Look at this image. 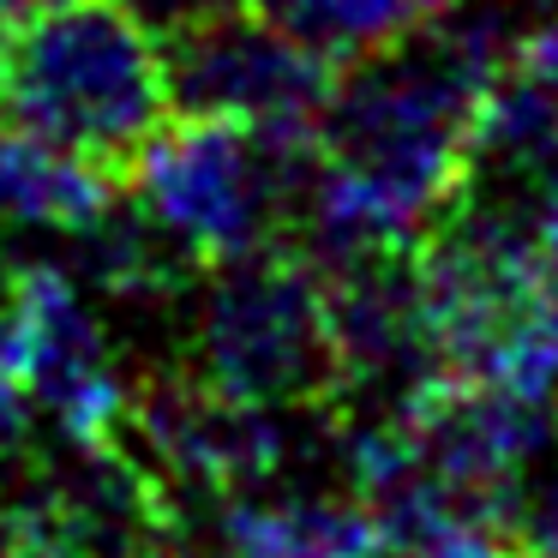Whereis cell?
I'll return each mask as SVG.
<instances>
[{
	"label": "cell",
	"mask_w": 558,
	"mask_h": 558,
	"mask_svg": "<svg viewBox=\"0 0 558 558\" xmlns=\"http://www.w3.org/2000/svg\"><path fill=\"white\" fill-rule=\"evenodd\" d=\"M498 19H433L337 66L306 150L301 222L318 258H402L457 198L498 61Z\"/></svg>",
	"instance_id": "1"
},
{
	"label": "cell",
	"mask_w": 558,
	"mask_h": 558,
	"mask_svg": "<svg viewBox=\"0 0 558 558\" xmlns=\"http://www.w3.org/2000/svg\"><path fill=\"white\" fill-rule=\"evenodd\" d=\"M169 114V49L121 0H61L0 43V126L90 157L121 181Z\"/></svg>",
	"instance_id": "2"
},
{
	"label": "cell",
	"mask_w": 558,
	"mask_h": 558,
	"mask_svg": "<svg viewBox=\"0 0 558 558\" xmlns=\"http://www.w3.org/2000/svg\"><path fill=\"white\" fill-rule=\"evenodd\" d=\"M306 150L217 114L162 121L157 138L133 157V205L181 246L193 265L258 253L277 241L306 198Z\"/></svg>",
	"instance_id": "3"
},
{
	"label": "cell",
	"mask_w": 558,
	"mask_h": 558,
	"mask_svg": "<svg viewBox=\"0 0 558 558\" xmlns=\"http://www.w3.org/2000/svg\"><path fill=\"white\" fill-rule=\"evenodd\" d=\"M193 306V378L246 409H294L337 378L325 270L289 246L205 265Z\"/></svg>",
	"instance_id": "4"
},
{
	"label": "cell",
	"mask_w": 558,
	"mask_h": 558,
	"mask_svg": "<svg viewBox=\"0 0 558 558\" xmlns=\"http://www.w3.org/2000/svg\"><path fill=\"white\" fill-rule=\"evenodd\" d=\"M162 49H169V90L181 114H217L282 145H313V126L337 85V61L289 37L258 7L181 31Z\"/></svg>",
	"instance_id": "5"
},
{
	"label": "cell",
	"mask_w": 558,
	"mask_h": 558,
	"mask_svg": "<svg viewBox=\"0 0 558 558\" xmlns=\"http://www.w3.org/2000/svg\"><path fill=\"white\" fill-rule=\"evenodd\" d=\"M349 474L373 505L390 558H522L510 505L469 493L402 438L397 414H373L349 438Z\"/></svg>",
	"instance_id": "6"
},
{
	"label": "cell",
	"mask_w": 558,
	"mask_h": 558,
	"mask_svg": "<svg viewBox=\"0 0 558 558\" xmlns=\"http://www.w3.org/2000/svg\"><path fill=\"white\" fill-rule=\"evenodd\" d=\"M133 426L162 481L193 493H253L282 481V462H289L282 409H246L205 385L133 402Z\"/></svg>",
	"instance_id": "7"
},
{
	"label": "cell",
	"mask_w": 558,
	"mask_h": 558,
	"mask_svg": "<svg viewBox=\"0 0 558 558\" xmlns=\"http://www.w3.org/2000/svg\"><path fill=\"white\" fill-rule=\"evenodd\" d=\"M217 558H390V546L366 498L270 481L222 498Z\"/></svg>",
	"instance_id": "8"
},
{
	"label": "cell",
	"mask_w": 558,
	"mask_h": 558,
	"mask_svg": "<svg viewBox=\"0 0 558 558\" xmlns=\"http://www.w3.org/2000/svg\"><path fill=\"white\" fill-rule=\"evenodd\" d=\"M121 198V174L90 157L0 126V217L37 234H78Z\"/></svg>",
	"instance_id": "9"
},
{
	"label": "cell",
	"mask_w": 558,
	"mask_h": 558,
	"mask_svg": "<svg viewBox=\"0 0 558 558\" xmlns=\"http://www.w3.org/2000/svg\"><path fill=\"white\" fill-rule=\"evenodd\" d=\"M253 7L337 66L390 49L433 19L457 13V0H253Z\"/></svg>",
	"instance_id": "10"
},
{
	"label": "cell",
	"mask_w": 558,
	"mask_h": 558,
	"mask_svg": "<svg viewBox=\"0 0 558 558\" xmlns=\"http://www.w3.org/2000/svg\"><path fill=\"white\" fill-rule=\"evenodd\" d=\"M510 529H517L522 558H558V462L534 469L522 481L517 505H510Z\"/></svg>",
	"instance_id": "11"
},
{
	"label": "cell",
	"mask_w": 558,
	"mask_h": 558,
	"mask_svg": "<svg viewBox=\"0 0 558 558\" xmlns=\"http://www.w3.org/2000/svg\"><path fill=\"white\" fill-rule=\"evenodd\" d=\"M121 7L145 31H157V37L169 43V37H181V31H198V25H210V19L241 13V7H253V0H121Z\"/></svg>",
	"instance_id": "12"
},
{
	"label": "cell",
	"mask_w": 558,
	"mask_h": 558,
	"mask_svg": "<svg viewBox=\"0 0 558 558\" xmlns=\"http://www.w3.org/2000/svg\"><path fill=\"white\" fill-rule=\"evenodd\" d=\"M49 7H61V0H0V43L13 37L19 25H31L37 13H49Z\"/></svg>",
	"instance_id": "13"
},
{
	"label": "cell",
	"mask_w": 558,
	"mask_h": 558,
	"mask_svg": "<svg viewBox=\"0 0 558 558\" xmlns=\"http://www.w3.org/2000/svg\"><path fill=\"white\" fill-rule=\"evenodd\" d=\"M121 558H174V553H121Z\"/></svg>",
	"instance_id": "14"
}]
</instances>
